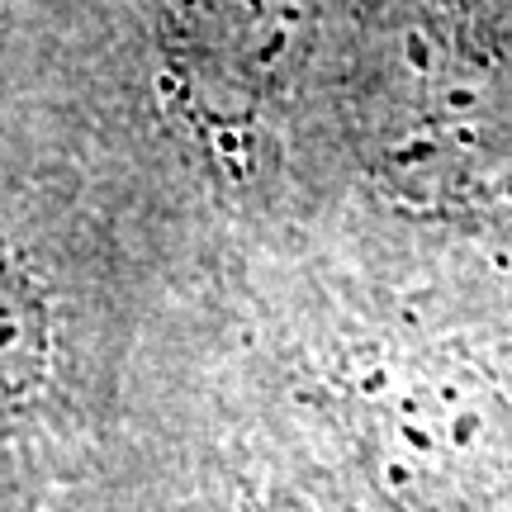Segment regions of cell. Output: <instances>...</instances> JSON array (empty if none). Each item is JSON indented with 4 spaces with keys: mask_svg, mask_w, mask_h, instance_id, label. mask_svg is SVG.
Returning <instances> with one entry per match:
<instances>
[{
    "mask_svg": "<svg viewBox=\"0 0 512 512\" xmlns=\"http://www.w3.org/2000/svg\"><path fill=\"white\" fill-rule=\"evenodd\" d=\"M223 309V242L53 53L0 48V512L62 460L147 332Z\"/></svg>",
    "mask_w": 512,
    "mask_h": 512,
    "instance_id": "6da1fadb",
    "label": "cell"
},
{
    "mask_svg": "<svg viewBox=\"0 0 512 512\" xmlns=\"http://www.w3.org/2000/svg\"><path fill=\"white\" fill-rule=\"evenodd\" d=\"M351 0H57L43 53L238 252L309 214Z\"/></svg>",
    "mask_w": 512,
    "mask_h": 512,
    "instance_id": "7a4b0ae2",
    "label": "cell"
},
{
    "mask_svg": "<svg viewBox=\"0 0 512 512\" xmlns=\"http://www.w3.org/2000/svg\"><path fill=\"white\" fill-rule=\"evenodd\" d=\"M299 223L512 280V0H351Z\"/></svg>",
    "mask_w": 512,
    "mask_h": 512,
    "instance_id": "3957f363",
    "label": "cell"
},
{
    "mask_svg": "<svg viewBox=\"0 0 512 512\" xmlns=\"http://www.w3.org/2000/svg\"><path fill=\"white\" fill-rule=\"evenodd\" d=\"M57 0H0V48H38Z\"/></svg>",
    "mask_w": 512,
    "mask_h": 512,
    "instance_id": "277c9868",
    "label": "cell"
},
{
    "mask_svg": "<svg viewBox=\"0 0 512 512\" xmlns=\"http://www.w3.org/2000/svg\"><path fill=\"white\" fill-rule=\"evenodd\" d=\"M256 512H323V508H313V503H304V498H290V494H275L266 498Z\"/></svg>",
    "mask_w": 512,
    "mask_h": 512,
    "instance_id": "5b68a950",
    "label": "cell"
}]
</instances>
